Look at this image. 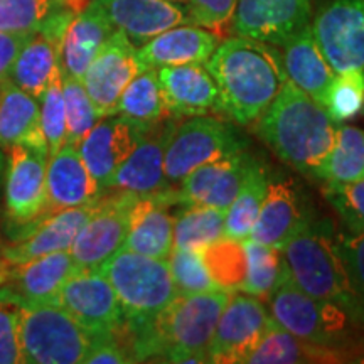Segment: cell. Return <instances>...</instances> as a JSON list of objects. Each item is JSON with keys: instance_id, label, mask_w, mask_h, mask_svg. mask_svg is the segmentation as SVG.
<instances>
[{"instance_id": "f546056e", "label": "cell", "mask_w": 364, "mask_h": 364, "mask_svg": "<svg viewBox=\"0 0 364 364\" xmlns=\"http://www.w3.org/2000/svg\"><path fill=\"white\" fill-rule=\"evenodd\" d=\"M61 43L44 33H36L17 54L7 78L26 93L41 98L59 68Z\"/></svg>"}, {"instance_id": "ac0fdd59", "label": "cell", "mask_w": 364, "mask_h": 364, "mask_svg": "<svg viewBox=\"0 0 364 364\" xmlns=\"http://www.w3.org/2000/svg\"><path fill=\"white\" fill-rule=\"evenodd\" d=\"M93 206L95 203L88 206L48 213L33 225L26 226L21 236L16 240L12 238L11 245H0V257L9 265H22L49 253L70 252L73 241Z\"/></svg>"}, {"instance_id": "e575fe53", "label": "cell", "mask_w": 364, "mask_h": 364, "mask_svg": "<svg viewBox=\"0 0 364 364\" xmlns=\"http://www.w3.org/2000/svg\"><path fill=\"white\" fill-rule=\"evenodd\" d=\"M182 209L174 215V248L198 250L225 236L226 211L201 204H181Z\"/></svg>"}, {"instance_id": "cb8c5ba5", "label": "cell", "mask_w": 364, "mask_h": 364, "mask_svg": "<svg viewBox=\"0 0 364 364\" xmlns=\"http://www.w3.org/2000/svg\"><path fill=\"white\" fill-rule=\"evenodd\" d=\"M115 27L98 0H90L73 16L59 49V68L63 76L81 80L102 48L115 33Z\"/></svg>"}, {"instance_id": "7bdbcfd3", "label": "cell", "mask_w": 364, "mask_h": 364, "mask_svg": "<svg viewBox=\"0 0 364 364\" xmlns=\"http://www.w3.org/2000/svg\"><path fill=\"white\" fill-rule=\"evenodd\" d=\"M22 304L6 284L0 285V364L24 363L21 346Z\"/></svg>"}, {"instance_id": "681fc988", "label": "cell", "mask_w": 364, "mask_h": 364, "mask_svg": "<svg viewBox=\"0 0 364 364\" xmlns=\"http://www.w3.org/2000/svg\"><path fill=\"white\" fill-rule=\"evenodd\" d=\"M88 2H90V0H66L68 7L73 9L75 12H80L81 9H83Z\"/></svg>"}, {"instance_id": "e0dca14e", "label": "cell", "mask_w": 364, "mask_h": 364, "mask_svg": "<svg viewBox=\"0 0 364 364\" xmlns=\"http://www.w3.org/2000/svg\"><path fill=\"white\" fill-rule=\"evenodd\" d=\"M176 125L174 120H161L147 127L134 152L118 167L110 182V189L125 191L139 198L164 194L174 189L167 182L164 157Z\"/></svg>"}, {"instance_id": "484cf974", "label": "cell", "mask_w": 364, "mask_h": 364, "mask_svg": "<svg viewBox=\"0 0 364 364\" xmlns=\"http://www.w3.org/2000/svg\"><path fill=\"white\" fill-rule=\"evenodd\" d=\"M309 220L292 181H268L265 199L250 238L282 250Z\"/></svg>"}, {"instance_id": "f1b7e54d", "label": "cell", "mask_w": 364, "mask_h": 364, "mask_svg": "<svg viewBox=\"0 0 364 364\" xmlns=\"http://www.w3.org/2000/svg\"><path fill=\"white\" fill-rule=\"evenodd\" d=\"M282 59L289 80L322 107L336 73L318 49L311 24L282 46Z\"/></svg>"}, {"instance_id": "d6a6232c", "label": "cell", "mask_w": 364, "mask_h": 364, "mask_svg": "<svg viewBox=\"0 0 364 364\" xmlns=\"http://www.w3.org/2000/svg\"><path fill=\"white\" fill-rule=\"evenodd\" d=\"M268 174L267 169L262 166L260 161L253 157L250 169L245 176L243 184L226 209L225 218V236L233 240H247L252 233L255 221H257L258 213L265 199L268 189Z\"/></svg>"}, {"instance_id": "7dc6e473", "label": "cell", "mask_w": 364, "mask_h": 364, "mask_svg": "<svg viewBox=\"0 0 364 364\" xmlns=\"http://www.w3.org/2000/svg\"><path fill=\"white\" fill-rule=\"evenodd\" d=\"M86 364H124L135 363L130 349L122 344V341L117 338V334L100 336L93 338L88 354L85 356Z\"/></svg>"}, {"instance_id": "603a6c76", "label": "cell", "mask_w": 364, "mask_h": 364, "mask_svg": "<svg viewBox=\"0 0 364 364\" xmlns=\"http://www.w3.org/2000/svg\"><path fill=\"white\" fill-rule=\"evenodd\" d=\"M167 115L189 118L218 112V88L204 65L157 68Z\"/></svg>"}, {"instance_id": "277c9868", "label": "cell", "mask_w": 364, "mask_h": 364, "mask_svg": "<svg viewBox=\"0 0 364 364\" xmlns=\"http://www.w3.org/2000/svg\"><path fill=\"white\" fill-rule=\"evenodd\" d=\"M287 275L312 297L338 304L356 322H364L329 221L309 220L282 248Z\"/></svg>"}, {"instance_id": "b9f144b4", "label": "cell", "mask_w": 364, "mask_h": 364, "mask_svg": "<svg viewBox=\"0 0 364 364\" xmlns=\"http://www.w3.org/2000/svg\"><path fill=\"white\" fill-rule=\"evenodd\" d=\"M41 129H43L49 157L66 144V110L63 97V76L59 70L39 98Z\"/></svg>"}, {"instance_id": "9a60e30c", "label": "cell", "mask_w": 364, "mask_h": 364, "mask_svg": "<svg viewBox=\"0 0 364 364\" xmlns=\"http://www.w3.org/2000/svg\"><path fill=\"white\" fill-rule=\"evenodd\" d=\"M144 70L135 46L124 33L115 31L91 61L81 83L97 110L103 117L112 115L124 90Z\"/></svg>"}, {"instance_id": "816d5d0a", "label": "cell", "mask_w": 364, "mask_h": 364, "mask_svg": "<svg viewBox=\"0 0 364 364\" xmlns=\"http://www.w3.org/2000/svg\"><path fill=\"white\" fill-rule=\"evenodd\" d=\"M6 154H4V150L0 149V184H2L4 181V176H6Z\"/></svg>"}, {"instance_id": "ba28073f", "label": "cell", "mask_w": 364, "mask_h": 364, "mask_svg": "<svg viewBox=\"0 0 364 364\" xmlns=\"http://www.w3.org/2000/svg\"><path fill=\"white\" fill-rule=\"evenodd\" d=\"M270 314L279 324L306 343L332 349L339 346L354 318L334 302L312 297L287 279L268 299Z\"/></svg>"}, {"instance_id": "db71d44e", "label": "cell", "mask_w": 364, "mask_h": 364, "mask_svg": "<svg viewBox=\"0 0 364 364\" xmlns=\"http://www.w3.org/2000/svg\"><path fill=\"white\" fill-rule=\"evenodd\" d=\"M2 262H4V258H2V257H0V263H2Z\"/></svg>"}, {"instance_id": "83f0119b", "label": "cell", "mask_w": 364, "mask_h": 364, "mask_svg": "<svg viewBox=\"0 0 364 364\" xmlns=\"http://www.w3.org/2000/svg\"><path fill=\"white\" fill-rule=\"evenodd\" d=\"M19 144L48 150L41 129L39 100L6 76L0 80V149L9 154L14 145Z\"/></svg>"}, {"instance_id": "8d00e7d4", "label": "cell", "mask_w": 364, "mask_h": 364, "mask_svg": "<svg viewBox=\"0 0 364 364\" xmlns=\"http://www.w3.org/2000/svg\"><path fill=\"white\" fill-rule=\"evenodd\" d=\"M203 260L206 263L209 275L225 292H240L247 273V255L243 241L233 238L216 240L201 250Z\"/></svg>"}, {"instance_id": "4fadbf2b", "label": "cell", "mask_w": 364, "mask_h": 364, "mask_svg": "<svg viewBox=\"0 0 364 364\" xmlns=\"http://www.w3.org/2000/svg\"><path fill=\"white\" fill-rule=\"evenodd\" d=\"M265 302L243 292L230 295L208 349V363H245L272 322Z\"/></svg>"}, {"instance_id": "7402d4cb", "label": "cell", "mask_w": 364, "mask_h": 364, "mask_svg": "<svg viewBox=\"0 0 364 364\" xmlns=\"http://www.w3.org/2000/svg\"><path fill=\"white\" fill-rule=\"evenodd\" d=\"M48 213L88 206L97 203L105 191L91 176L78 147L65 144L48 161L46 172Z\"/></svg>"}, {"instance_id": "60d3db41", "label": "cell", "mask_w": 364, "mask_h": 364, "mask_svg": "<svg viewBox=\"0 0 364 364\" xmlns=\"http://www.w3.org/2000/svg\"><path fill=\"white\" fill-rule=\"evenodd\" d=\"M172 280L179 295H194L221 290L209 275L203 255L198 250H172L167 258Z\"/></svg>"}, {"instance_id": "d4e9b609", "label": "cell", "mask_w": 364, "mask_h": 364, "mask_svg": "<svg viewBox=\"0 0 364 364\" xmlns=\"http://www.w3.org/2000/svg\"><path fill=\"white\" fill-rule=\"evenodd\" d=\"M221 38L194 24H181L164 31L136 48L145 68L206 65Z\"/></svg>"}, {"instance_id": "c3c4849f", "label": "cell", "mask_w": 364, "mask_h": 364, "mask_svg": "<svg viewBox=\"0 0 364 364\" xmlns=\"http://www.w3.org/2000/svg\"><path fill=\"white\" fill-rule=\"evenodd\" d=\"M36 33H0V80L6 78L17 54Z\"/></svg>"}, {"instance_id": "bcb514c9", "label": "cell", "mask_w": 364, "mask_h": 364, "mask_svg": "<svg viewBox=\"0 0 364 364\" xmlns=\"http://www.w3.org/2000/svg\"><path fill=\"white\" fill-rule=\"evenodd\" d=\"M338 248L348 272L349 284L364 317V231L338 236Z\"/></svg>"}, {"instance_id": "44dd1931", "label": "cell", "mask_w": 364, "mask_h": 364, "mask_svg": "<svg viewBox=\"0 0 364 364\" xmlns=\"http://www.w3.org/2000/svg\"><path fill=\"white\" fill-rule=\"evenodd\" d=\"M117 31L124 33L135 48L164 31L191 24L188 6L172 0H98Z\"/></svg>"}, {"instance_id": "d590c367", "label": "cell", "mask_w": 364, "mask_h": 364, "mask_svg": "<svg viewBox=\"0 0 364 364\" xmlns=\"http://www.w3.org/2000/svg\"><path fill=\"white\" fill-rule=\"evenodd\" d=\"M115 113L145 127L167 117L156 68H145L130 81L118 100Z\"/></svg>"}, {"instance_id": "9c48e42d", "label": "cell", "mask_w": 364, "mask_h": 364, "mask_svg": "<svg viewBox=\"0 0 364 364\" xmlns=\"http://www.w3.org/2000/svg\"><path fill=\"white\" fill-rule=\"evenodd\" d=\"M136 199L139 196L125 191H105L73 241L70 253L76 267L98 270L124 248Z\"/></svg>"}, {"instance_id": "f907efd6", "label": "cell", "mask_w": 364, "mask_h": 364, "mask_svg": "<svg viewBox=\"0 0 364 364\" xmlns=\"http://www.w3.org/2000/svg\"><path fill=\"white\" fill-rule=\"evenodd\" d=\"M7 277H9V263L4 260L2 263H0V285L6 284Z\"/></svg>"}, {"instance_id": "4316f807", "label": "cell", "mask_w": 364, "mask_h": 364, "mask_svg": "<svg viewBox=\"0 0 364 364\" xmlns=\"http://www.w3.org/2000/svg\"><path fill=\"white\" fill-rule=\"evenodd\" d=\"M78 270L70 252H56L22 265H9L6 285L24 304H56L61 287Z\"/></svg>"}, {"instance_id": "ffe728a7", "label": "cell", "mask_w": 364, "mask_h": 364, "mask_svg": "<svg viewBox=\"0 0 364 364\" xmlns=\"http://www.w3.org/2000/svg\"><path fill=\"white\" fill-rule=\"evenodd\" d=\"M179 204L177 189L136 199L124 250L167 260L174 248V215L171 208Z\"/></svg>"}, {"instance_id": "f35d334b", "label": "cell", "mask_w": 364, "mask_h": 364, "mask_svg": "<svg viewBox=\"0 0 364 364\" xmlns=\"http://www.w3.org/2000/svg\"><path fill=\"white\" fill-rule=\"evenodd\" d=\"M322 108L334 124L361 115L364 112V71L334 75L326 91Z\"/></svg>"}, {"instance_id": "836d02e7", "label": "cell", "mask_w": 364, "mask_h": 364, "mask_svg": "<svg viewBox=\"0 0 364 364\" xmlns=\"http://www.w3.org/2000/svg\"><path fill=\"white\" fill-rule=\"evenodd\" d=\"M243 248L247 255V273L240 292L268 302L277 287L287 279L284 252L252 238L243 240Z\"/></svg>"}, {"instance_id": "6da1fadb", "label": "cell", "mask_w": 364, "mask_h": 364, "mask_svg": "<svg viewBox=\"0 0 364 364\" xmlns=\"http://www.w3.org/2000/svg\"><path fill=\"white\" fill-rule=\"evenodd\" d=\"M218 88V115L252 125L279 95L287 76L280 48L241 36L220 41L206 61Z\"/></svg>"}, {"instance_id": "52a82bcc", "label": "cell", "mask_w": 364, "mask_h": 364, "mask_svg": "<svg viewBox=\"0 0 364 364\" xmlns=\"http://www.w3.org/2000/svg\"><path fill=\"white\" fill-rule=\"evenodd\" d=\"M247 142L233 127L216 117L198 115L177 124L169 136L164 157V171L171 188L177 189L182 179L196 167L245 150Z\"/></svg>"}, {"instance_id": "4dcf8cb0", "label": "cell", "mask_w": 364, "mask_h": 364, "mask_svg": "<svg viewBox=\"0 0 364 364\" xmlns=\"http://www.w3.org/2000/svg\"><path fill=\"white\" fill-rule=\"evenodd\" d=\"M336 354L329 348H322L299 339L292 332L284 329L275 318L253 353L247 358L248 364H295L329 361Z\"/></svg>"}, {"instance_id": "30bf717a", "label": "cell", "mask_w": 364, "mask_h": 364, "mask_svg": "<svg viewBox=\"0 0 364 364\" xmlns=\"http://www.w3.org/2000/svg\"><path fill=\"white\" fill-rule=\"evenodd\" d=\"M4 176V206L9 225L19 228L33 225L48 215V150L33 145H14L7 154Z\"/></svg>"}, {"instance_id": "d6986e66", "label": "cell", "mask_w": 364, "mask_h": 364, "mask_svg": "<svg viewBox=\"0 0 364 364\" xmlns=\"http://www.w3.org/2000/svg\"><path fill=\"white\" fill-rule=\"evenodd\" d=\"M252 161L253 157L241 150L196 167L177 186L179 203L226 211L238 194Z\"/></svg>"}, {"instance_id": "f5cc1de1", "label": "cell", "mask_w": 364, "mask_h": 364, "mask_svg": "<svg viewBox=\"0 0 364 364\" xmlns=\"http://www.w3.org/2000/svg\"><path fill=\"white\" fill-rule=\"evenodd\" d=\"M172 2H182V4H186V2H188V0H172Z\"/></svg>"}, {"instance_id": "ee69618b", "label": "cell", "mask_w": 364, "mask_h": 364, "mask_svg": "<svg viewBox=\"0 0 364 364\" xmlns=\"http://www.w3.org/2000/svg\"><path fill=\"white\" fill-rule=\"evenodd\" d=\"M324 196L349 233L364 231V179L349 184H326Z\"/></svg>"}, {"instance_id": "7a4b0ae2", "label": "cell", "mask_w": 364, "mask_h": 364, "mask_svg": "<svg viewBox=\"0 0 364 364\" xmlns=\"http://www.w3.org/2000/svg\"><path fill=\"white\" fill-rule=\"evenodd\" d=\"M336 129L324 108L290 80L255 122L257 135L282 162L316 181L334 145Z\"/></svg>"}, {"instance_id": "7c38bea8", "label": "cell", "mask_w": 364, "mask_h": 364, "mask_svg": "<svg viewBox=\"0 0 364 364\" xmlns=\"http://www.w3.org/2000/svg\"><path fill=\"white\" fill-rule=\"evenodd\" d=\"M58 306L75 318L91 338L118 334L124 312L110 282L100 270L78 268L59 290Z\"/></svg>"}, {"instance_id": "2e32d148", "label": "cell", "mask_w": 364, "mask_h": 364, "mask_svg": "<svg viewBox=\"0 0 364 364\" xmlns=\"http://www.w3.org/2000/svg\"><path fill=\"white\" fill-rule=\"evenodd\" d=\"M145 130V125L112 113L105 115L78 144L81 159L103 191L110 189L118 167L134 152Z\"/></svg>"}, {"instance_id": "74e56055", "label": "cell", "mask_w": 364, "mask_h": 364, "mask_svg": "<svg viewBox=\"0 0 364 364\" xmlns=\"http://www.w3.org/2000/svg\"><path fill=\"white\" fill-rule=\"evenodd\" d=\"M65 9L66 0H0V33H39Z\"/></svg>"}, {"instance_id": "5b68a950", "label": "cell", "mask_w": 364, "mask_h": 364, "mask_svg": "<svg viewBox=\"0 0 364 364\" xmlns=\"http://www.w3.org/2000/svg\"><path fill=\"white\" fill-rule=\"evenodd\" d=\"M98 270L115 290L127 334L152 322L179 295L167 260L122 248Z\"/></svg>"}, {"instance_id": "f6af8a7d", "label": "cell", "mask_w": 364, "mask_h": 364, "mask_svg": "<svg viewBox=\"0 0 364 364\" xmlns=\"http://www.w3.org/2000/svg\"><path fill=\"white\" fill-rule=\"evenodd\" d=\"M238 0H188L191 24L204 27L218 38L231 33V19Z\"/></svg>"}, {"instance_id": "1f68e13d", "label": "cell", "mask_w": 364, "mask_h": 364, "mask_svg": "<svg viewBox=\"0 0 364 364\" xmlns=\"http://www.w3.org/2000/svg\"><path fill=\"white\" fill-rule=\"evenodd\" d=\"M359 179H364V132L351 125L338 127L334 145L318 169L317 181L341 186Z\"/></svg>"}, {"instance_id": "8992f818", "label": "cell", "mask_w": 364, "mask_h": 364, "mask_svg": "<svg viewBox=\"0 0 364 364\" xmlns=\"http://www.w3.org/2000/svg\"><path fill=\"white\" fill-rule=\"evenodd\" d=\"M93 338L58 304H22L21 346L24 363H83Z\"/></svg>"}, {"instance_id": "8fae6325", "label": "cell", "mask_w": 364, "mask_h": 364, "mask_svg": "<svg viewBox=\"0 0 364 364\" xmlns=\"http://www.w3.org/2000/svg\"><path fill=\"white\" fill-rule=\"evenodd\" d=\"M311 29L336 75L364 71V0H331L311 21Z\"/></svg>"}, {"instance_id": "3957f363", "label": "cell", "mask_w": 364, "mask_h": 364, "mask_svg": "<svg viewBox=\"0 0 364 364\" xmlns=\"http://www.w3.org/2000/svg\"><path fill=\"white\" fill-rule=\"evenodd\" d=\"M230 292L177 295L159 316L132 332L135 361L162 358L167 363H208V349Z\"/></svg>"}, {"instance_id": "5bb4252c", "label": "cell", "mask_w": 364, "mask_h": 364, "mask_svg": "<svg viewBox=\"0 0 364 364\" xmlns=\"http://www.w3.org/2000/svg\"><path fill=\"white\" fill-rule=\"evenodd\" d=\"M311 21V0H238L231 33L282 48Z\"/></svg>"}, {"instance_id": "ab89813d", "label": "cell", "mask_w": 364, "mask_h": 364, "mask_svg": "<svg viewBox=\"0 0 364 364\" xmlns=\"http://www.w3.org/2000/svg\"><path fill=\"white\" fill-rule=\"evenodd\" d=\"M63 97L66 110V144L78 147V144L102 120L103 115L91 102L81 80L63 76Z\"/></svg>"}]
</instances>
